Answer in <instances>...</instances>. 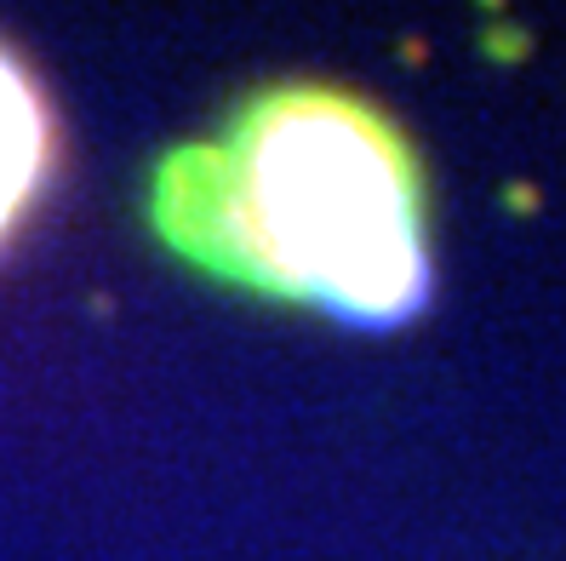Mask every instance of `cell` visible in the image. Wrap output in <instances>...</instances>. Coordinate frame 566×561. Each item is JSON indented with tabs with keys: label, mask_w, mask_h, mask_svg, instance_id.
I'll return each instance as SVG.
<instances>
[{
	"label": "cell",
	"mask_w": 566,
	"mask_h": 561,
	"mask_svg": "<svg viewBox=\"0 0 566 561\" xmlns=\"http://www.w3.org/2000/svg\"><path fill=\"white\" fill-rule=\"evenodd\" d=\"M149 229L189 270L355 333H395L436 292L423 160L332 81L258 86L218 138L166 149Z\"/></svg>",
	"instance_id": "obj_1"
},
{
	"label": "cell",
	"mask_w": 566,
	"mask_h": 561,
	"mask_svg": "<svg viewBox=\"0 0 566 561\" xmlns=\"http://www.w3.org/2000/svg\"><path fill=\"white\" fill-rule=\"evenodd\" d=\"M57 167V121L35 70L0 41V247L29 224Z\"/></svg>",
	"instance_id": "obj_2"
}]
</instances>
